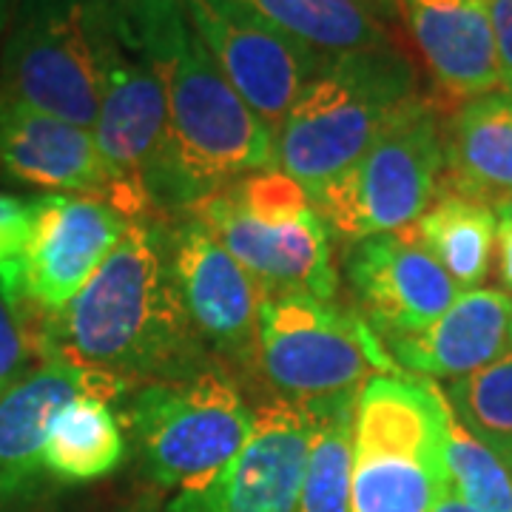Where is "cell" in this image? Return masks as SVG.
Here are the masks:
<instances>
[{
	"mask_svg": "<svg viewBox=\"0 0 512 512\" xmlns=\"http://www.w3.org/2000/svg\"><path fill=\"white\" fill-rule=\"evenodd\" d=\"M43 353L131 384L188 379L214 365L185 311L168 222L128 220L83 291L43 325Z\"/></svg>",
	"mask_w": 512,
	"mask_h": 512,
	"instance_id": "2",
	"label": "cell"
},
{
	"mask_svg": "<svg viewBox=\"0 0 512 512\" xmlns=\"http://www.w3.org/2000/svg\"><path fill=\"white\" fill-rule=\"evenodd\" d=\"M433 512H473V510H470L467 504H461L456 495L447 493L444 498H441L439 504H436V510H433Z\"/></svg>",
	"mask_w": 512,
	"mask_h": 512,
	"instance_id": "32",
	"label": "cell"
},
{
	"mask_svg": "<svg viewBox=\"0 0 512 512\" xmlns=\"http://www.w3.org/2000/svg\"><path fill=\"white\" fill-rule=\"evenodd\" d=\"M117 43L114 0H15L0 92L92 131Z\"/></svg>",
	"mask_w": 512,
	"mask_h": 512,
	"instance_id": "5",
	"label": "cell"
},
{
	"mask_svg": "<svg viewBox=\"0 0 512 512\" xmlns=\"http://www.w3.org/2000/svg\"><path fill=\"white\" fill-rule=\"evenodd\" d=\"M498 279L504 285V293H512V222L498 220Z\"/></svg>",
	"mask_w": 512,
	"mask_h": 512,
	"instance_id": "30",
	"label": "cell"
},
{
	"mask_svg": "<svg viewBox=\"0 0 512 512\" xmlns=\"http://www.w3.org/2000/svg\"><path fill=\"white\" fill-rule=\"evenodd\" d=\"M416 97L419 72L396 43L333 57L276 131V168L316 202Z\"/></svg>",
	"mask_w": 512,
	"mask_h": 512,
	"instance_id": "3",
	"label": "cell"
},
{
	"mask_svg": "<svg viewBox=\"0 0 512 512\" xmlns=\"http://www.w3.org/2000/svg\"><path fill=\"white\" fill-rule=\"evenodd\" d=\"M126 456V441L109 399L83 393L52 421L43 447V467L63 481L109 476Z\"/></svg>",
	"mask_w": 512,
	"mask_h": 512,
	"instance_id": "24",
	"label": "cell"
},
{
	"mask_svg": "<svg viewBox=\"0 0 512 512\" xmlns=\"http://www.w3.org/2000/svg\"><path fill=\"white\" fill-rule=\"evenodd\" d=\"M114 18L165 92V151L148 185L151 211H191L245 174L276 168V137L225 80L180 0H114Z\"/></svg>",
	"mask_w": 512,
	"mask_h": 512,
	"instance_id": "1",
	"label": "cell"
},
{
	"mask_svg": "<svg viewBox=\"0 0 512 512\" xmlns=\"http://www.w3.org/2000/svg\"><path fill=\"white\" fill-rule=\"evenodd\" d=\"M450 495L473 512H512V470L507 461L478 441L461 421L447 413L444 447Z\"/></svg>",
	"mask_w": 512,
	"mask_h": 512,
	"instance_id": "26",
	"label": "cell"
},
{
	"mask_svg": "<svg viewBox=\"0 0 512 512\" xmlns=\"http://www.w3.org/2000/svg\"><path fill=\"white\" fill-rule=\"evenodd\" d=\"M447 399L421 376L376 373L359 387L350 512H433L450 493Z\"/></svg>",
	"mask_w": 512,
	"mask_h": 512,
	"instance_id": "4",
	"label": "cell"
},
{
	"mask_svg": "<svg viewBox=\"0 0 512 512\" xmlns=\"http://www.w3.org/2000/svg\"><path fill=\"white\" fill-rule=\"evenodd\" d=\"M308 441V404L276 396L254 410V430L237 456L177 490L168 512H296Z\"/></svg>",
	"mask_w": 512,
	"mask_h": 512,
	"instance_id": "13",
	"label": "cell"
},
{
	"mask_svg": "<svg viewBox=\"0 0 512 512\" xmlns=\"http://www.w3.org/2000/svg\"><path fill=\"white\" fill-rule=\"evenodd\" d=\"M444 177V117L416 97L367 151L313 202L328 228L348 242L413 228Z\"/></svg>",
	"mask_w": 512,
	"mask_h": 512,
	"instance_id": "7",
	"label": "cell"
},
{
	"mask_svg": "<svg viewBox=\"0 0 512 512\" xmlns=\"http://www.w3.org/2000/svg\"><path fill=\"white\" fill-rule=\"evenodd\" d=\"M171 256L185 311L205 348L239 373H256L268 288L194 217L171 225Z\"/></svg>",
	"mask_w": 512,
	"mask_h": 512,
	"instance_id": "14",
	"label": "cell"
},
{
	"mask_svg": "<svg viewBox=\"0 0 512 512\" xmlns=\"http://www.w3.org/2000/svg\"><path fill=\"white\" fill-rule=\"evenodd\" d=\"M345 279L379 339L413 336L458 299V285L410 231L350 242Z\"/></svg>",
	"mask_w": 512,
	"mask_h": 512,
	"instance_id": "15",
	"label": "cell"
},
{
	"mask_svg": "<svg viewBox=\"0 0 512 512\" xmlns=\"http://www.w3.org/2000/svg\"><path fill=\"white\" fill-rule=\"evenodd\" d=\"M128 387L131 382L120 376L72 365L60 356H49L35 373L12 387L0 399V501L26 493L46 470L43 447L52 421L66 404L83 393L111 402Z\"/></svg>",
	"mask_w": 512,
	"mask_h": 512,
	"instance_id": "16",
	"label": "cell"
},
{
	"mask_svg": "<svg viewBox=\"0 0 512 512\" xmlns=\"http://www.w3.org/2000/svg\"><path fill=\"white\" fill-rule=\"evenodd\" d=\"M259 18L328 57L393 46L387 0H242Z\"/></svg>",
	"mask_w": 512,
	"mask_h": 512,
	"instance_id": "21",
	"label": "cell"
},
{
	"mask_svg": "<svg viewBox=\"0 0 512 512\" xmlns=\"http://www.w3.org/2000/svg\"><path fill=\"white\" fill-rule=\"evenodd\" d=\"M0 282V399L46 362L43 325Z\"/></svg>",
	"mask_w": 512,
	"mask_h": 512,
	"instance_id": "27",
	"label": "cell"
},
{
	"mask_svg": "<svg viewBox=\"0 0 512 512\" xmlns=\"http://www.w3.org/2000/svg\"><path fill=\"white\" fill-rule=\"evenodd\" d=\"M128 427L148 478L183 490L225 467L254 430L237 376L205 367L188 379L146 382L128 402Z\"/></svg>",
	"mask_w": 512,
	"mask_h": 512,
	"instance_id": "8",
	"label": "cell"
},
{
	"mask_svg": "<svg viewBox=\"0 0 512 512\" xmlns=\"http://www.w3.org/2000/svg\"><path fill=\"white\" fill-rule=\"evenodd\" d=\"M0 174L52 194L111 202V180L89 128L0 92Z\"/></svg>",
	"mask_w": 512,
	"mask_h": 512,
	"instance_id": "17",
	"label": "cell"
},
{
	"mask_svg": "<svg viewBox=\"0 0 512 512\" xmlns=\"http://www.w3.org/2000/svg\"><path fill=\"white\" fill-rule=\"evenodd\" d=\"M487 12L493 26L498 83L512 97V0H487Z\"/></svg>",
	"mask_w": 512,
	"mask_h": 512,
	"instance_id": "29",
	"label": "cell"
},
{
	"mask_svg": "<svg viewBox=\"0 0 512 512\" xmlns=\"http://www.w3.org/2000/svg\"><path fill=\"white\" fill-rule=\"evenodd\" d=\"M510 470H512V461H510Z\"/></svg>",
	"mask_w": 512,
	"mask_h": 512,
	"instance_id": "35",
	"label": "cell"
},
{
	"mask_svg": "<svg viewBox=\"0 0 512 512\" xmlns=\"http://www.w3.org/2000/svg\"><path fill=\"white\" fill-rule=\"evenodd\" d=\"M450 274L458 291H476L490 274L498 214L490 202L441 185L436 200L407 228Z\"/></svg>",
	"mask_w": 512,
	"mask_h": 512,
	"instance_id": "22",
	"label": "cell"
},
{
	"mask_svg": "<svg viewBox=\"0 0 512 512\" xmlns=\"http://www.w3.org/2000/svg\"><path fill=\"white\" fill-rule=\"evenodd\" d=\"M191 214L268 291L336 299L339 276L328 222L285 171L245 174L194 205Z\"/></svg>",
	"mask_w": 512,
	"mask_h": 512,
	"instance_id": "6",
	"label": "cell"
},
{
	"mask_svg": "<svg viewBox=\"0 0 512 512\" xmlns=\"http://www.w3.org/2000/svg\"><path fill=\"white\" fill-rule=\"evenodd\" d=\"M128 217L109 200L43 194L35 197V222L23 254L0 265L3 288L49 322L114 251Z\"/></svg>",
	"mask_w": 512,
	"mask_h": 512,
	"instance_id": "11",
	"label": "cell"
},
{
	"mask_svg": "<svg viewBox=\"0 0 512 512\" xmlns=\"http://www.w3.org/2000/svg\"><path fill=\"white\" fill-rule=\"evenodd\" d=\"M399 9L441 92L473 100L501 86L487 0H399Z\"/></svg>",
	"mask_w": 512,
	"mask_h": 512,
	"instance_id": "19",
	"label": "cell"
},
{
	"mask_svg": "<svg viewBox=\"0 0 512 512\" xmlns=\"http://www.w3.org/2000/svg\"><path fill=\"white\" fill-rule=\"evenodd\" d=\"M444 188L495 202L512 194V97L464 100L444 126Z\"/></svg>",
	"mask_w": 512,
	"mask_h": 512,
	"instance_id": "20",
	"label": "cell"
},
{
	"mask_svg": "<svg viewBox=\"0 0 512 512\" xmlns=\"http://www.w3.org/2000/svg\"><path fill=\"white\" fill-rule=\"evenodd\" d=\"M512 296L495 288L461 291L433 325L384 339L399 370L421 379H458L498 359L510 342Z\"/></svg>",
	"mask_w": 512,
	"mask_h": 512,
	"instance_id": "18",
	"label": "cell"
},
{
	"mask_svg": "<svg viewBox=\"0 0 512 512\" xmlns=\"http://www.w3.org/2000/svg\"><path fill=\"white\" fill-rule=\"evenodd\" d=\"M12 12H15V0H0V46H3V37H6V32H9Z\"/></svg>",
	"mask_w": 512,
	"mask_h": 512,
	"instance_id": "31",
	"label": "cell"
},
{
	"mask_svg": "<svg viewBox=\"0 0 512 512\" xmlns=\"http://www.w3.org/2000/svg\"><path fill=\"white\" fill-rule=\"evenodd\" d=\"M117 37L92 137L111 180V205L131 220L154 214L148 185L165 151V92L143 49L120 26Z\"/></svg>",
	"mask_w": 512,
	"mask_h": 512,
	"instance_id": "12",
	"label": "cell"
},
{
	"mask_svg": "<svg viewBox=\"0 0 512 512\" xmlns=\"http://www.w3.org/2000/svg\"><path fill=\"white\" fill-rule=\"evenodd\" d=\"M444 393V390H441ZM447 407L478 441L512 461V350L450 382Z\"/></svg>",
	"mask_w": 512,
	"mask_h": 512,
	"instance_id": "25",
	"label": "cell"
},
{
	"mask_svg": "<svg viewBox=\"0 0 512 512\" xmlns=\"http://www.w3.org/2000/svg\"><path fill=\"white\" fill-rule=\"evenodd\" d=\"M370 370L402 373L356 308L308 291H268L259 316V373L279 399L359 390Z\"/></svg>",
	"mask_w": 512,
	"mask_h": 512,
	"instance_id": "9",
	"label": "cell"
},
{
	"mask_svg": "<svg viewBox=\"0 0 512 512\" xmlns=\"http://www.w3.org/2000/svg\"><path fill=\"white\" fill-rule=\"evenodd\" d=\"M35 222V200L0 194V265L23 254Z\"/></svg>",
	"mask_w": 512,
	"mask_h": 512,
	"instance_id": "28",
	"label": "cell"
},
{
	"mask_svg": "<svg viewBox=\"0 0 512 512\" xmlns=\"http://www.w3.org/2000/svg\"><path fill=\"white\" fill-rule=\"evenodd\" d=\"M359 390L308 399L311 441L296 512H350V453Z\"/></svg>",
	"mask_w": 512,
	"mask_h": 512,
	"instance_id": "23",
	"label": "cell"
},
{
	"mask_svg": "<svg viewBox=\"0 0 512 512\" xmlns=\"http://www.w3.org/2000/svg\"><path fill=\"white\" fill-rule=\"evenodd\" d=\"M493 208H495V214H498V220L512 222V194H507V197H501V200L495 202Z\"/></svg>",
	"mask_w": 512,
	"mask_h": 512,
	"instance_id": "33",
	"label": "cell"
},
{
	"mask_svg": "<svg viewBox=\"0 0 512 512\" xmlns=\"http://www.w3.org/2000/svg\"><path fill=\"white\" fill-rule=\"evenodd\" d=\"M185 18L231 89L265 126L279 131L296 100L333 57L313 52L259 18L242 0H180Z\"/></svg>",
	"mask_w": 512,
	"mask_h": 512,
	"instance_id": "10",
	"label": "cell"
},
{
	"mask_svg": "<svg viewBox=\"0 0 512 512\" xmlns=\"http://www.w3.org/2000/svg\"><path fill=\"white\" fill-rule=\"evenodd\" d=\"M510 345H512V316H510Z\"/></svg>",
	"mask_w": 512,
	"mask_h": 512,
	"instance_id": "34",
	"label": "cell"
}]
</instances>
